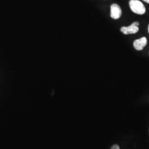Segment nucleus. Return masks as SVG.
Returning <instances> with one entry per match:
<instances>
[{
	"label": "nucleus",
	"instance_id": "f257e3e1",
	"mask_svg": "<svg viewBox=\"0 0 149 149\" xmlns=\"http://www.w3.org/2000/svg\"><path fill=\"white\" fill-rule=\"evenodd\" d=\"M129 6L134 13L138 15H144L146 12V8L143 3L139 0H130Z\"/></svg>",
	"mask_w": 149,
	"mask_h": 149
},
{
	"label": "nucleus",
	"instance_id": "f03ea898",
	"mask_svg": "<svg viewBox=\"0 0 149 149\" xmlns=\"http://www.w3.org/2000/svg\"><path fill=\"white\" fill-rule=\"evenodd\" d=\"M122 10L117 4H113L111 7V16L113 19H117L122 16Z\"/></svg>",
	"mask_w": 149,
	"mask_h": 149
},
{
	"label": "nucleus",
	"instance_id": "7ed1b4c3",
	"mask_svg": "<svg viewBox=\"0 0 149 149\" xmlns=\"http://www.w3.org/2000/svg\"><path fill=\"white\" fill-rule=\"evenodd\" d=\"M147 44V39L145 37H143L136 39L134 42V47L137 50H141Z\"/></svg>",
	"mask_w": 149,
	"mask_h": 149
},
{
	"label": "nucleus",
	"instance_id": "20e7f679",
	"mask_svg": "<svg viewBox=\"0 0 149 149\" xmlns=\"http://www.w3.org/2000/svg\"><path fill=\"white\" fill-rule=\"evenodd\" d=\"M121 32L124 34H135L139 31V28L135 26L133 24H131L128 27H123L121 28Z\"/></svg>",
	"mask_w": 149,
	"mask_h": 149
},
{
	"label": "nucleus",
	"instance_id": "39448f33",
	"mask_svg": "<svg viewBox=\"0 0 149 149\" xmlns=\"http://www.w3.org/2000/svg\"><path fill=\"white\" fill-rule=\"evenodd\" d=\"M111 149H120V148L118 145H114Z\"/></svg>",
	"mask_w": 149,
	"mask_h": 149
},
{
	"label": "nucleus",
	"instance_id": "423d86ee",
	"mask_svg": "<svg viewBox=\"0 0 149 149\" xmlns=\"http://www.w3.org/2000/svg\"><path fill=\"white\" fill-rule=\"evenodd\" d=\"M132 24H133L134 26H135L138 27V26L139 25V23L138 22H135L133 23Z\"/></svg>",
	"mask_w": 149,
	"mask_h": 149
},
{
	"label": "nucleus",
	"instance_id": "0eeeda50",
	"mask_svg": "<svg viewBox=\"0 0 149 149\" xmlns=\"http://www.w3.org/2000/svg\"><path fill=\"white\" fill-rule=\"evenodd\" d=\"M144 1H145V2H146V3H149V0H143Z\"/></svg>",
	"mask_w": 149,
	"mask_h": 149
},
{
	"label": "nucleus",
	"instance_id": "6e6552de",
	"mask_svg": "<svg viewBox=\"0 0 149 149\" xmlns=\"http://www.w3.org/2000/svg\"><path fill=\"white\" fill-rule=\"evenodd\" d=\"M148 31H149V28H148Z\"/></svg>",
	"mask_w": 149,
	"mask_h": 149
}]
</instances>
